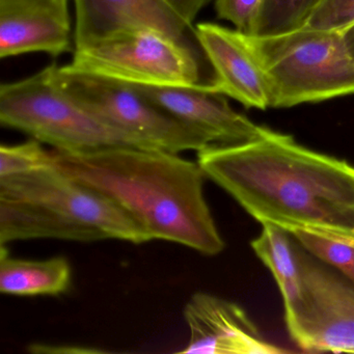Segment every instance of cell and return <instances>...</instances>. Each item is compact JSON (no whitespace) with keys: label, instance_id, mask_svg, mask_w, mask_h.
I'll return each instance as SVG.
<instances>
[{"label":"cell","instance_id":"6da1fadb","mask_svg":"<svg viewBox=\"0 0 354 354\" xmlns=\"http://www.w3.org/2000/svg\"><path fill=\"white\" fill-rule=\"evenodd\" d=\"M207 179L259 223L354 239V167L265 128L254 140L198 152Z\"/></svg>","mask_w":354,"mask_h":354},{"label":"cell","instance_id":"7a4b0ae2","mask_svg":"<svg viewBox=\"0 0 354 354\" xmlns=\"http://www.w3.org/2000/svg\"><path fill=\"white\" fill-rule=\"evenodd\" d=\"M51 165L119 205L152 240L216 256L225 244L204 194L198 161L158 149L50 150Z\"/></svg>","mask_w":354,"mask_h":354},{"label":"cell","instance_id":"3957f363","mask_svg":"<svg viewBox=\"0 0 354 354\" xmlns=\"http://www.w3.org/2000/svg\"><path fill=\"white\" fill-rule=\"evenodd\" d=\"M30 239L140 244L152 238L111 198L51 165L0 178V244Z\"/></svg>","mask_w":354,"mask_h":354},{"label":"cell","instance_id":"277c9868","mask_svg":"<svg viewBox=\"0 0 354 354\" xmlns=\"http://www.w3.org/2000/svg\"><path fill=\"white\" fill-rule=\"evenodd\" d=\"M244 37L266 78L272 109L354 94V62L341 32L301 26Z\"/></svg>","mask_w":354,"mask_h":354},{"label":"cell","instance_id":"5b68a950","mask_svg":"<svg viewBox=\"0 0 354 354\" xmlns=\"http://www.w3.org/2000/svg\"><path fill=\"white\" fill-rule=\"evenodd\" d=\"M53 66L0 88V123L63 151L109 147L154 149L133 134L107 123L66 93ZM159 150V149H158Z\"/></svg>","mask_w":354,"mask_h":354},{"label":"cell","instance_id":"8992f818","mask_svg":"<svg viewBox=\"0 0 354 354\" xmlns=\"http://www.w3.org/2000/svg\"><path fill=\"white\" fill-rule=\"evenodd\" d=\"M69 71L146 86L205 88L187 43L154 28L123 32L75 48Z\"/></svg>","mask_w":354,"mask_h":354},{"label":"cell","instance_id":"52a82bcc","mask_svg":"<svg viewBox=\"0 0 354 354\" xmlns=\"http://www.w3.org/2000/svg\"><path fill=\"white\" fill-rule=\"evenodd\" d=\"M66 93L107 123L138 136L152 148L180 154L211 146L198 130L149 100L133 86L53 66Z\"/></svg>","mask_w":354,"mask_h":354},{"label":"cell","instance_id":"ba28073f","mask_svg":"<svg viewBox=\"0 0 354 354\" xmlns=\"http://www.w3.org/2000/svg\"><path fill=\"white\" fill-rule=\"evenodd\" d=\"M301 295L285 308L290 337L308 352H354V283L296 248Z\"/></svg>","mask_w":354,"mask_h":354},{"label":"cell","instance_id":"9c48e42d","mask_svg":"<svg viewBox=\"0 0 354 354\" xmlns=\"http://www.w3.org/2000/svg\"><path fill=\"white\" fill-rule=\"evenodd\" d=\"M189 329L184 354H277L283 353L265 341L258 327L243 308L225 298L198 292L183 310Z\"/></svg>","mask_w":354,"mask_h":354},{"label":"cell","instance_id":"30bf717a","mask_svg":"<svg viewBox=\"0 0 354 354\" xmlns=\"http://www.w3.org/2000/svg\"><path fill=\"white\" fill-rule=\"evenodd\" d=\"M194 36L214 70L213 93L225 95L248 109L270 107L264 73L243 32L212 22L198 24Z\"/></svg>","mask_w":354,"mask_h":354},{"label":"cell","instance_id":"8fae6325","mask_svg":"<svg viewBox=\"0 0 354 354\" xmlns=\"http://www.w3.org/2000/svg\"><path fill=\"white\" fill-rule=\"evenodd\" d=\"M72 46L69 0H0V57H59Z\"/></svg>","mask_w":354,"mask_h":354},{"label":"cell","instance_id":"7c38bea8","mask_svg":"<svg viewBox=\"0 0 354 354\" xmlns=\"http://www.w3.org/2000/svg\"><path fill=\"white\" fill-rule=\"evenodd\" d=\"M174 117L204 134L211 145H233L258 138L265 127L232 109L225 95L205 88L131 84Z\"/></svg>","mask_w":354,"mask_h":354},{"label":"cell","instance_id":"4fadbf2b","mask_svg":"<svg viewBox=\"0 0 354 354\" xmlns=\"http://www.w3.org/2000/svg\"><path fill=\"white\" fill-rule=\"evenodd\" d=\"M75 48L140 28H154L186 43L190 30L165 0H73Z\"/></svg>","mask_w":354,"mask_h":354},{"label":"cell","instance_id":"5bb4252c","mask_svg":"<svg viewBox=\"0 0 354 354\" xmlns=\"http://www.w3.org/2000/svg\"><path fill=\"white\" fill-rule=\"evenodd\" d=\"M71 285V266L64 257L26 260L9 256L6 245L0 250V291L8 295H59Z\"/></svg>","mask_w":354,"mask_h":354},{"label":"cell","instance_id":"9a60e30c","mask_svg":"<svg viewBox=\"0 0 354 354\" xmlns=\"http://www.w3.org/2000/svg\"><path fill=\"white\" fill-rule=\"evenodd\" d=\"M252 248L272 273L283 296V306L290 308L301 295V277L295 245L291 235L277 225L265 223Z\"/></svg>","mask_w":354,"mask_h":354},{"label":"cell","instance_id":"2e32d148","mask_svg":"<svg viewBox=\"0 0 354 354\" xmlns=\"http://www.w3.org/2000/svg\"><path fill=\"white\" fill-rule=\"evenodd\" d=\"M322 0H265L254 36L281 34L301 28Z\"/></svg>","mask_w":354,"mask_h":354},{"label":"cell","instance_id":"e0dca14e","mask_svg":"<svg viewBox=\"0 0 354 354\" xmlns=\"http://www.w3.org/2000/svg\"><path fill=\"white\" fill-rule=\"evenodd\" d=\"M304 250L321 262L330 265L354 283V246L318 232L298 230L290 234Z\"/></svg>","mask_w":354,"mask_h":354},{"label":"cell","instance_id":"ac0fdd59","mask_svg":"<svg viewBox=\"0 0 354 354\" xmlns=\"http://www.w3.org/2000/svg\"><path fill=\"white\" fill-rule=\"evenodd\" d=\"M51 165L50 151L39 140L0 147V178L30 173Z\"/></svg>","mask_w":354,"mask_h":354},{"label":"cell","instance_id":"d6986e66","mask_svg":"<svg viewBox=\"0 0 354 354\" xmlns=\"http://www.w3.org/2000/svg\"><path fill=\"white\" fill-rule=\"evenodd\" d=\"M354 24V0H322L304 26L342 32Z\"/></svg>","mask_w":354,"mask_h":354},{"label":"cell","instance_id":"ffe728a7","mask_svg":"<svg viewBox=\"0 0 354 354\" xmlns=\"http://www.w3.org/2000/svg\"><path fill=\"white\" fill-rule=\"evenodd\" d=\"M265 0H215V12L236 30L254 36Z\"/></svg>","mask_w":354,"mask_h":354},{"label":"cell","instance_id":"44dd1931","mask_svg":"<svg viewBox=\"0 0 354 354\" xmlns=\"http://www.w3.org/2000/svg\"><path fill=\"white\" fill-rule=\"evenodd\" d=\"M212 0H165L169 7L192 28L200 12Z\"/></svg>","mask_w":354,"mask_h":354},{"label":"cell","instance_id":"7402d4cb","mask_svg":"<svg viewBox=\"0 0 354 354\" xmlns=\"http://www.w3.org/2000/svg\"><path fill=\"white\" fill-rule=\"evenodd\" d=\"M343 36L344 42H345L346 48L349 53L350 57L354 62V24L350 26L349 28L339 32Z\"/></svg>","mask_w":354,"mask_h":354},{"label":"cell","instance_id":"603a6c76","mask_svg":"<svg viewBox=\"0 0 354 354\" xmlns=\"http://www.w3.org/2000/svg\"><path fill=\"white\" fill-rule=\"evenodd\" d=\"M343 241L348 242V243L352 244L354 246V239H341Z\"/></svg>","mask_w":354,"mask_h":354}]
</instances>
